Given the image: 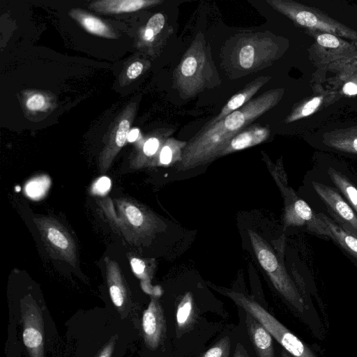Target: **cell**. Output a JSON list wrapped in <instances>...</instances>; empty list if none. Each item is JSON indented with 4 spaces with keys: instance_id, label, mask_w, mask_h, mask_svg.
<instances>
[{
    "instance_id": "6da1fadb",
    "label": "cell",
    "mask_w": 357,
    "mask_h": 357,
    "mask_svg": "<svg viewBox=\"0 0 357 357\" xmlns=\"http://www.w3.org/2000/svg\"><path fill=\"white\" fill-rule=\"evenodd\" d=\"M283 89L267 91L251 99L220 121L206 124L185 146L176 169L185 171L204 165L220 158V154L237 134L280 100Z\"/></svg>"
},
{
    "instance_id": "7a4b0ae2",
    "label": "cell",
    "mask_w": 357,
    "mask_h": 357,
    "mask_svg": "<svg viewBox=\"0 0 357 357\" xmlns=\"http://www.w3.org/2000/svg\"><path fill=\"white\" fill-rule=\"evenodd\" d=\"M298 194L316 213L329 217L357 237V214L336 188L314 167L305 174Z\"/></svg>"
},
{
    "instance_id": "3957f363",
    "label": "cell",
    "mask_w": 357,
    "mask_h": 357,
    "mask_svg": "<svg viewBox=\"0 0 357 357\" xmlns=\"http://www.w3.org/2000/svg\"><path fill=\"white\" fill-rule=\"evenodd\" d=\"M248 235L257 260L274 287L292 310L310 327L314 328V321L317 319V317H314L316 312L310 308L305 301L295 281L288 273L283 260L274 252L267 241L257 233L248 229ZM316 323L317 324V321Z\"/></svg>"
},
{
    "instance_id": "277c9868",
    "label": "cell",
    "mask_w": 357,
    "mask_h": 357,
    "mask_svg": "<svg viewBox=\"0 0 357 357\" xmlns=\"http://www.w3.org/2000/svg\"><path fill=\"white\" fill-rule=\"evenodd\" d=\"M266 162L283 197L284 229L296 227L310 235L329 241L331 234L325 222L298 192L287 185L282 165H273L267 160Z\"/></svg>"
},
{
    "instance_id": "5b68a950",
    "label": "cell",
    "mask_w": 357,
    "mask_h": 357,
    "mask_svg": "<svg viewBox=\"0 0 357 357\" xmlns=\"http://www.w3.org/2000/svg\"><path fill=\"white\" fill-rule=\"evenodd\" d=\"M275 10L312 32L328 33L357 43V32L319 10L291 0H267Z\"/></svg>"
},
{
    "instance_id": "8992f818",
    "label": "cell",
    "mask_w": 357,
    "mask_h": 357,
    "mask_svg": "<svg viewBox=\"0 0 357 357\" xmlns=\"http://www.w3.org/2000/svg\"><path fill=\"white\" fill-rule=\"evenodd\" d=\"M221 291L257 319L292 357H317L307 345L255 301L239 292L227 289Z\"/></svg>"
},
{
    "instance_id": "52a82bcc",
    "label": "cell",
    "mask_w": 357,
    "mask_h": 357,
    "mask_svg": "<svg viewBox=\"0 0 357 357\" xmlns=\"http://www.w3.org/2000/svg\"><path fill=\"white\" fill-rule=\"evenodd\" d=\"M213 73L204 41L196 38L175 71V83L181 94L189 98L204 88L209 73Z\"/></svg>"
},
{
    "instance_id": "ba28073f",
    "label": "cell",
    "mask_w": 357,
    "mask_h": 357,
    "mask_svg": "<svg viewBox=\"0 0 357 357\" xmlns=\"http://www.w3.org/2000/svg\"><path fill=\"white\" fill-rule=\"evenodd\" d=\"M308 142L321 151L357 160V122L321 128L310 135Z\"/></svg>"
},
{
    "instance_id": "9c48e42d",
    "label": "cell",
    "mask_w": 357,
    "mask_h": 357,
    "mask_svg": "<svg viewBox=\"0 0 357 357\" xmlns=\"http://www.w3.org/2000/svg\"><path fill=\"white\" fill-rule=\"evenodd\" d=\"M318 169L340 192L357 214V172L333 155L318 153L314 158Z\"/></svg>"
},
{
    "instance_id": "30bf717a",
    "label": "cell",
    "mask_w": 357,
    "mask_h": 357,
    "mask_svg": "<svg viewBox=\"0 0 357 357\" xmlns=\"http://www.w3.org/2000/svg\"><path fill=\"white\" fill-rule=\"evenodd\" d=\"M315 43L310 50L312 60L329 67L357 55V43L328 33L312 32Z\"/></svg>"
},
{
    "instance_id": "8fae6325",
    "label": "cell",
    "mask_w": 357,
    "mask_h": 357,
    "mask_svg": "<svg viewBox=\"0 0 357 357\" xmlns=\"http://www.w3.org/2000/svg\"><path fill=\"white\" fill-rule=\"evenodd\" d=\"M22 338L31 357H44L43 324L41 313L34 303L22 306Z\"/></svg>"
},
{
    "instance_id": "7c38bea8",
    "label": "cell",
    "mask_w": 357,
    "mask_h": 357,
    "mask_svg": "<svg viewBox=\"0 0 357 357\" xmlns=\"http://www.w3.org/2000/svg\"><path fill=\"white\" fill-rule=\"evenodd\" d=\"M165 320L159 303L152 298L142 316L144 342L150 349H155L165 333Z\"/></svg>"
},
{
    "instance_id": "4fadbf2b",
    "label": "cell",
    "mask_w": 357,
    "mask_h": 357,
    "mask_svg": "<svg viewBox=\"0 0 357 357\" xmlns=\"http://www.w3.org/2000/svg\"><path fill=\"white\" fill-rule=\"evenodd\" d=\"M326 225L331 240L357 267V237L347 231L329 217L317 213Z\"/></svg>"
},
{
    "instance_id": "5bb4252c",
    "label": "cell",
    "mask_w": 357,
    "mask_h": 357,
    "mask_svg": "<svg viewBox=\"0 0 357 357\" xmlns=\"http://www.w3.org/2000/svg\"><path fill=\"white\" fill-rule=\"evenodd\" d=\"M245 312V324L258 357H275L273 337L250 313Z\"/></svg>"
},
{
    "instance_id": "9a60e30c",
    "label": "cell",
    "mask_w": 357,
    "mask_h": 357,
    "mask_svg": "<svg viewBox=\"0 0 357 357\" xmlns=\"http://www.w3.org/2000/svg\"><path fill=\"white\" fill-rule=\"evenodd\" d=\"M270 78L268 76H261L248 84L241 91L234 95L222 107L220 112L207 124L215 123L243 107L251 100L252 96Z\"/></svg>"
},
{
    "instance_id": "2e32d148",
    "label": "cell",
    "mask_w": 357,
    "mask_h": 357,
    "mask_svg": "<svg viewBox=\"0 0 357 357\" xmlns=\"http://www.w3.org/2000/svg\"><path fill=\"white\" fill-rule=\"evenodd\" d=\"M270 135L265 127L252 126L234 136L222 151L220 157L259 144L266 140Z\"/></svg>"
},
{
    "instance_id": "e0dca14e",
    "label": "cell",
    "mask_w": 357,
    "mask_h": 357,
    "mask_svg": "<svg viewBox=\"0 0 357 357\" xmlns=\"http://www.w3.org/2000/svg\"><path fill=\"white\" fill-rule=\"evenodd\" d=\"M162 2L160 0H102L91 3L89 7L100 13L119 14L135 12Z\"/></svg>"
},
{
    "instance_id": "ac0fdd59",
    "label": "cell",
    "mask_w": 357,
    "mask_h": 357,
    "mask_svg": "<svg viewBox=\"0 0 357 357\" xmlns=\"http://www.w3.org/2000/svg\"><path fill=\"white\" fill-rule=\"evenodd\" d=\"M69 15L78 22L88 32L99 36L115 38L116 36L110 27L102 20L79 8L71 9Z\"/></svg>"
},
{
    "instance_id": "d6986e66",
    "label": "cell",
    "mask_w": 357,
    "mask_h": 357,
    "mask_svg": "<svg viewBox=\"0 0 357 357\" xmlns=\"http://www.w3.org/2000/svg\"><path fill=\"white\" fill-rule=\"evenodd\" d=\"M329 95L319 94L310 98L296 106L285 119L286 123H291L306 118L317 112L326 101Z\"/></svg>"
},
{
    "instance_id": "ffe728a7",
    "label": "cell",
    "mask_w": 357,
    "mask_h": 357,
    "mask_svg": "<svg viewBox=\"0 0 357 357\" xmlns=\"http://www.w3.org/2000/svg\"><path fill=\"white\" fill-rule=\"evenodd\" d=\"M187 142L174 138L168 139L160 149L158 161L160 165L168 166L178 163L182 156L183 151Z\"/></svg>"
},
{
    "instance_id": "44dd1931",
    "label": "cell",
    "mask_w": 357,
    "mask_h": 357,
    "mask_svg": "<svg viewBox=\"0 0 357 357\" xmlns=\"http://www.w3.org/2000/svg\"><path fill=\"white\" fill-rule=\"evenodd\" d=\"M193 300L190 292H187L176 309V323L179 328L185 327L192 317Z\"/></svg>"
},
{
    "instance_id": "7402d4cb",
    "label": "cell",
    "mask_w": 357,
    "mask_h": 357,
    "mask_svg": "<svg viewBox=\"0 0 357 357\" xmlns=\"http://www.w3.org/2000/svg\"><path fill=\"white\" fill-rule=\"evenodd\" d=\"M165 22V16L162 13L153 15L148 21L145 29V38L150 40L158 35L163 29Z\"/></svg>"
},
{
    "instance_id": "603a6c76",
    "label": "cell",
    "mask_w": 357,
    "mask_h": 357,
    "mask_svg": "<svg viewBox=\"0 0 357 357\" xmlns=\"http://www.w3.org/2000/svg\"><path fill=\"white\" fill-rule=\"evenodd\" d=\"M229 351L230 341L225 337L210 348L202 357H229Z\"/></svg>"
},
{
    "instance_id": "cb8c5ba5",
    "label": "cell",
    "mask_w": 357,
    "mask_h": 357,
    "mask_svg": "<svg viewBox=\"0 0 357 357\" xmlns=\"http://www.w3.org/2000/svg\"><path fill=\"white\" fill-rule=\"evenodd\" d=\"M340 79L343 82L342 91L344 95H357V70L341 75Z\"/></svg>"
},
{
    "instance_id": "d4e9b609",
    "label": "cell",
    "mask_w": 357,
    "mask_h": 357,
    "mask_svg": "<svg viewBox=\"0 0 357 357\" xmlns=\"http://www.w3.org/2000/svg\"><path fill=\"white\" fill-rule=\"evenodd\" d=\"M130 126V121L129 117L127 116L121 118L119 122L115 134V144L117 147H122L124 145L126 139H128Z\"/></svg>"
},
{
    "instance_id": "484cf974",
    "label": "cell",
    "mask_w": 357,
    "mask_h": 357,
    "mask_svg": "<svg viewBox=\"0 0 357 357\" xmlns=\"http://www.w3.org/2000/svg\"><path fill=\"white\" fill-rule=\"evenodd\" d=\"M47 237L55 246L64 250L68 248V241L59 230L50 228L47 230Z\"/></svg>"
},
{
    "instance_id": "4316f807",
    "label": "cell",
    "mask_w": 357,
    "mask_h": 357,
    "mask_svg": "<svg viewBox=\"0 0 357 357\" xmlns=\"http://www.w3.org/2000/svg\"><path fill=\"white\" fill-rule=\"evenodd\" d=\"M126 214L129 222L134 226L139 227L144 222V216L141 211L135 206H128L126 209Z\"/></svg>"
},
{
    "instance_id": "83f0119b",
    "label": "cell",
    "mask_w": 357,
    "mask_h": 357,
    "mask_svg": "<svg viewBox=\"0 0 357 357\" xmlns=\"http://www.w3.org/2000/svg\"><path fill=\"white\" fill-rule=\"evenodd\" d=\"M329 68L341 69V75L348 74L356 71L357 70V55L353 58L331 66Z\"/></svg>"
},
{
    "instance_id": "f1b7e54d",
    "label": "cell",
    "mask_w": 357,
    "mask_h": 357,
    "mask_svg": "<svg viewBox=\"0 0 357 357\" xmlns=\"http://www.w3.org/2000/svg\"><path fill=\"white\" fill-rule=\"evenodd\" d=\"M45 105V98L41 94H34L26 101V105L29 110L41 109Z\"/></svg>"
},
{
    "instance_id": "f546056e",
    "label": "cell",
    "mask_w": 357,
    "mask_h": 357,
    "mask_svg": "<svg viewBox=\"0 0 357 357\" xmlns=\"http://www.w3.org/2000/svg\"><path fill=\"white\" fill-rule=\"evenodd\" d=\"M160 146V142L158 138L151 137L145 142L144 145V153L147 156H152L158 151Z\"/></svg>"
},
{
    "instance_id": "4dcf8cb0",
    "label": "cell",
    "mask_w": 357,
    "mask_h": 357,
    "mask_svg": "<svg viewBox=\"0 0 357 357\" xmlns=\"http://www.w3.org/2000/svg\"><path fill=\"white\" fill-rule=\"evenodd\" d=\"M144 66L139 61H135L131 63L126 71L127 77L130 79L137 78L142 72Z\"/></svg>"
},
{
    "instance_id": "1f68e13d",
    "label": "cell",
    "mask_w": 357,
    "mask_h": 357,
    "mask_svg": "<svg viewBox=\"0 0 357 357\" xmlns=\"http://www.w3.org/2000/svg\"><path fill=\"white\" fill-rule=\"evenodd\" d=\"M130 264L133 271L136 274L142 275L144 273L146 266L144 262L142 260L137 258H133L131 259Z\"/></svg>"
},
{
    "instance_id": "d6a6232c",
    "label": "cell",
    "mask_w": 357,
    "mask_h": 357,
    "mask_svg": "<svg viewBox=\"0 0 357 357\" xmlns=\"http://www.w3.org/2000/svg\"><path fill=\"white\" fill-rule=\"evenodd\" d=\"M43 190V185L37 181H33L27 185V193L30 196H38Z\"/></svg>"
},
{
    "instance_id": "836d02e7",
    "label": "cell",
    "mask_w": 357,
    "mask_h": 357,
    "mask_svg": "<svg viewBox=\"0 0 357 357\" xmlns=\"http://www.w3.org/2000/svg\"><path fill=\"white\" fill-rule=\"evenodd\" d=\"M111 185L110 179L106 176H102L97 181L96 184V188L102 192L107 191Z\"/></svg>"
},
{
    "instance_id": "e575fe53",
    "label": "cell",
    "mask_w": 357,
    "mask_h": 357,
    "mask_svg": "<svg viewBox=\"0 0 357 357\" xmlns=\"http://www.w3.org/2000/svg\"><path fill=\"white\" fill-rule=\"evenodd\" d=\"M115 340H111L102 349L98 357H111L114 348Z\"/></svg>"
},
{
    "instance_id": "d590c367",
    "label": "cell",
    "mask_w": 357,
    "mask_h": 357,
    "mask_svg": "<svg viewBox=\"0 0 357 357\" xmlns=\"http://www.w3.org/2000/svg\"><path fill=\"white\" fill-rule=\"evenodd\" d=\"M233 357H249L245 349L240 344L236 346Z\"/></svg>"
},
{
    "instance_id": "8d00e7d4",
    "label": "cell",
    "mask_w": 357,
    "mask_h": 357,
    "mask_svg": "<svg viewBox=\"0 0 357 357\" xmlns=\"http://www.w3.org/2000/svg\"><path fill=\"white\" fill-rule=\"evenodd\" d=\"M139 135V130L137 128H134L130 130L128 133V140L130 142H132L137 139Z\"/></svg>"
},
{
    "instance_id": "74e56055",
    "label": "cell",
    "mask_w": 357,
    "mask_h": 357,
    "mask_svg": "<svg viewBox=\"0 0 357 357\" xmlns=\"http://www.w3.org/2000/svg\"><path fill=\"white\" fill-rule=\"evenodd\" d=\"M280 357H292V356L283 349L281 350Z\"/></svg>"
}]
</instances>
